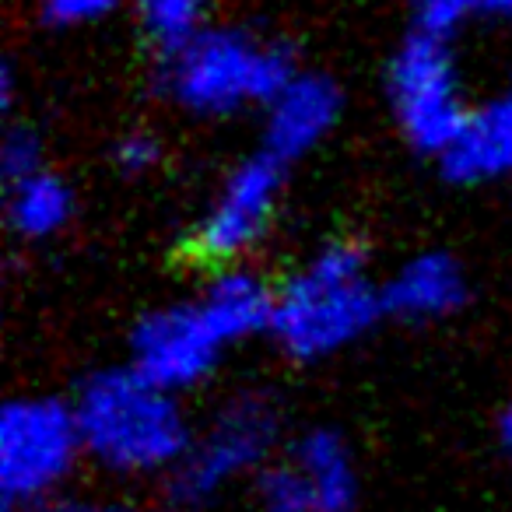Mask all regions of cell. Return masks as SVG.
<instances>
[{
    "mask_svg": "<svg viewBox=\"0 0 512 512\" xmlns=\"http://www.w3.org/2000/svg\"><path fill=\"white\" fill-rule=\"evenodd\" d=\"M127 348V365H134L144 379L169 393H186L204 386L218 372L232 344L207 316L197 295H190L183 302H169L144 313L130 330Z\"/></svg>",
    "mask_w": 512,
    "mask_h": 512,
    "instance_id": "obj_8",
    "label": "cell"
},
{
    "mask_svg": "<svg viewBox=\"0 0 512 512\" xmlns=\"http://www.w3.org/2000/svg\"><path fill=\"white\" fill-rule=\"evenodd\" d=\"M495 439H498V446H502V453L512 460V400L502 407V414H498V421H495Z\"/></svg>",
    "mask_w": 512,
    "mask_h": 512,
    "instance_id": "obj_22",
    "label": "cell"
},
{
    "mask_svg": "<svg viewBox=\"0 0 512 512\" xmlns=\"http://www.w3.org/2000/svg\"><path fill=\"white\" fill-rule=\"evenodd\" d=\"M120 0H43V15L53 25H92L99 18H106Z\"/></svg>",
    "mask_w": 512,
    "mask_h": 512,
    "instance_id": "obj_20",
    "label": "cell"
},
{
    "mask_svg": "<svg viewBox=\"0 0 512 512\" xmlns=\"http://www.w3.org/2000/svg\"><path fill=\"white\" fill-rule=\"evenodd\" d=\"M390 102L407 141L442 158L470 113L446 39L418 32L400 46L390 67Z\"/></svg>",
    "mask_w": 512,
    "mask_h": 512,
    "instance_id": "obj_6",
    "label": "cell"
},
{
    "mask_svg": "<svg viewBox=\"0 0 512 512\" xmlns=\"http://www.w3.org/2000/svg\"><path fill=\"white\" fill-rule=\"evenodd\" d=\"M71 404L85 456L113 477H172L197 435L179 393L144 379L134 365L92 372Z\"/></svg>",
    "mask_w": 512,
    "mask_h": 512,
    "instance_id": "obj_1",
    "label": "cell"
},
{
    "mask_svg": "<svg viewBox=\"0 0 512 512\" xmlns=\"http://www.w3.org/2000/svg\"><path fill=\"white\" fill-rule=\"evenodd\" d=\"M292 460L313 491L316 512H355L362 481L355 449L337 428L316 425L302 432L292 446Z\"/></svg>",
    "mask_w": 512,
    "mask_h": 512,
    "instance_id": "obj_13",
    "label": "cell"
},
{
    "mask_svg": "<svg viewBox=\"0 0 512 512\" xmlns=\"http://www.w3.org/2000/svg\"><path fill=\"white\" fill-rule=\"evenodd\" d=\"M477 15H512V0H470Z\"/></svg>",
    "mask_w": 512,
    "mask_h": 512,
    "instance_id": "obj_23",
    "label": "cell"
},
{
    "mask_svg": "<svg viewBox=\"0 0 512 512\" xmlns=\"http://www.w3.org/2000/svg\"><path fill=\"white\" fill-rule=\"evenodd\" d=\"M449 183L484 186L512 176V92L470 109L456 141L442 151Z\"/></svg>",
    "mask_w": 512,
    "mask_h": 512,
    "instance_id": "obj_11",
    "label": "cell"
},
{
    "mask_svg": "<svg viewBox=\"0 0 512 512\" xmlns=\"http://www.w3.org/2000/svg\"><path fill=\"white\" fill-rule=\"evenodd\" d=\"M256 505L260 512H316V498L309 491L295 460H271L256 474Z\"/></svg>",
    "mask_w": 512,
    "mask_h": 512,
    "instance_id": "obj_16",
    "label": "cell"
},
{
    "mask_svg": "<svg viewBox=\"0 0 512 512\" xmlns=\"http://www.w3.org/2000/svg\"><path fill=\"white\" fill-rule=\"evenodd\" d=\"M386 316L383 281L358 242L330 239L274 285L271 337L292 362L316 365L348 351Z\"/></svg>",
    "mask_w": 512,
    "mask_h": 512,
    "instance_id": "obj_2",
    "label": "cell"
},
{
    "mask_svg": "<svg viewBox=\"0 0 512 512\" xmlns=\"http://www.w3.org/2000/svg\"><path fill=\"white\" fill-rule=\"evenodd\" d=\"M81 460L88 456L71 400H8L0 414V498L8 512L64 495Z\"/></svg>",
    "mask_w": 512,
    "mask_h": 512,
    "instance_id": "obj_4",
    "label": "cell"
},
{
    "mask_svg": "<svg viewBox=\"0 0 512 512\" xmlns=\"http://www.w3.org/2000/svg\"><path fill=\"white\" fill-rule=\"evenodd\" d=\"M0 169H4V183H15L32 172L46 169L43 165V148L39 137L29 127H11L4 134V148H0Z\"/></svg>",
    "mask_w": 512,
    "mask_h": 512,
    "instance_id": "obj_17",
    "label": "cell"
},
{
    "mask_svg": "<svg viewBox=\"0 0 512 512\" xmlns=\"http://www.w3.org/2000/svg\"><path fill=\"white\" fill-rule=\"evenodd\" d=\"M113 158L127 176H144V172H151L162 162V144H158V137L148 134V130H134V134L116 141Z\"/></svg>",
    "mask_w": 512,
    "mask_h": 512,
    "instance_id": "obj_19",
    "label": "cell"
},
{
    "mask_svg": "<svg viewBox=\"0 0 512 512\" xmlns=\"http://www.w3.org/2000/svg\"><path fill=\"white\" fill-rule=\"evenodd\" d=\"M470 15H474L470 0H421L418 4L421 32L435 39H449Z\"/></svg>",
    "mask_w": 512,
    "mask_h": 512,
    "instance_id": "obj_18",
    "label": "cell"
},
{
    "mask_svg": "<svg viewBox=\"0 0 512 512\" xmlns=\"http://www.w3.org/2000/svg\"><path fill=\"white\" fill-rule=\"evenodd\" d=\"M264 109V151L288 165L327 141L341 120V92L323 74H295Z\"/></svg>",
    "mask_w": 512,
    "mask_h": 512,
    "instance_id": "obj_9",
    "label": "cell"
},
{
    "mask_svg": "<svg viewBox=\"0 0 512 512\" xmlns=\"http://www.w3.org/2000/svg\"><path fill=\"white\" fill-rule=\"evenodd\" d=\"M470 295L463 264L446 249H421L383 281L386 316L404 323H435L456 316Z\"/></svg>",
    "mask_w": 512,
    "mask_h": 512,
    "instance_id": "obj_10",
    "label": "cell"
},
{
    "mask_svg": "<svg viewBox=\"0 0 512 512\" xmlns=\"http://www.w3.org/2000/svg\"><path fill=\"white\" fill-rule=\"evenodd\" d=\"M285 193V165L267 151L239 162L193 225V253L207 267L242 264L274 225Z\"/></svg>",
    "mask_w": 512,
    "mask_h": 512,
    "instance_id": "obj_7",
    "label": "cell"
},
{
    "mask_svg": "<svg viewBox=\"0 0 512 512\" xmlns=\"http://www.w3.org/2000/svg\"><path fill=\"white\" fill-rule=\"evenodd\" d=\"M25 512H130L123 502H109V498H85V495H57L50 502H39Z\"/></svg>",
    "mask_w": 512,
    "mask_h": 512,
    "instance_id": "obj_21",
    "label": "cell"
},
{
    "mask_svg": "<svg viewBox=\"0 0 512 512\" xmlns=\"http://www.w3.org/2000/svg\"><path fill=\"white\" fill-rule=\"evenodd\" d=\"M281 442V407L271 393H235L214 418L193 435V446L179 470L169 477L172 498L179 505H204L235 481L271 463Z\"/></svg>",
    "mask_w": 512,
    "mask_h": 512,
    "instance_id": "obj_5",
    "label": "cell"
},
{
    "mask_svg": "<svg viewBox=\"0 0 512 512\" xmlns=\"http://www.w3.org/2000/svg\"><path fill=\"white\" fill-rule=\"evenodd\" d=\"M211 4L214 0H134L144 32L165 53L183 50L186 43H193L204 32V18Z\"/></svg>",
    "mask_w": 512,
    "mask_h": 512,
    "instance_id": "obj_15",
    "label": "cell"
},
{
    "mask_svg": "<svg viewBox=\"0 0 512 512\" xmlns=\"http://www.w3.org/2000/svg\"><path fill=\"white\" fill-rule=\"evenodd\" d=\"M200 306L207 309L225 341L232 348L253 341L260 334H271L274 316V285L246 264L214 267L211 278L197 292Z\"/></svg>",
    "mask_w": 512,
    "mask_h": 512,
    "instance_id": "obj_12",
    "label": "cell"
},
{
    "mask_svg": "<svg viewBox=\"0 0 512 512\" xmlns=\"http://www.w3.org/2000/svg\"><path fill=\"white\" fill-rule=\"evenodd\" d=\"M74 190L60 172L39 169L8 183V225L25 242H50L71 225Z\"/></svg>",
    "mask_w": 512,
    "mask_h": 512,
    "instance_id": "obj_14",
    "label": "cell"
},
{
    "mask_svg": "<svg viewBox=\"0 0 512 512\" xmlns=\"http://www.w3.org/2000/svg\"><path fill=\"white\" fill-rule=\"evenodd\" d=\"M292 78L295 67L281 46L235 29H204L183 50L169 53L165 67V88L193 116L267 106Z\"/></svg>",
    "mask_w": 512,
    "mask_h": 512,
    "instance_id": "obj_3",
    "label": "cell"
}]
</instances>
